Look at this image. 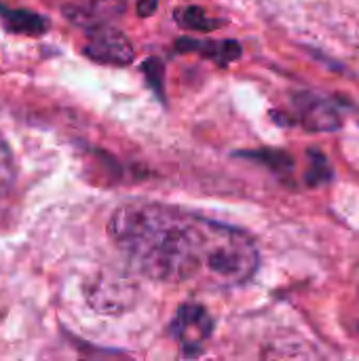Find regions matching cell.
<instances>
[{
	"instance_id": "obj_1",
	"label": "cell",
	"mask_w": 359,
	"mask_h": 361,
	"mask_svg": "<svg viewBox=\"0 0 359 361\" xmlns=\"http://www.w3.org/2000/svg\"><path fill=\"white\" fill-rule=\"evenodd\" d=\"M108 235L138 273L161 283L231 290L260 267L258 245L245 231L165 203L121 205Z\"/></svg>"
},
{
	"instance_id": "obj_2",
	"label": "cell",
	"mask_w": 359,
	"mask_h": 361,
	"mask_svg": "<svg viewBox=\"0 0 359 361\" xmlns=\"http://www.w3.org/2000/svg\"><path fill=\"white\" fill-rule=\"evenodd\" d=\"M171 336L180 343L184 357H199L214 332V319L201 305H182L169 324Z\"/></svg>"
},
{
	"instance_id": "obj_3",
	"label": "cell",
	"mask_w": 359,
	"mask_h": 361,
	"mask_svg": "<svg viewBox=\"0 0 359 361\" xmlns=\"http://www.w3.org/2000/svg\"><path fill=\"white\" fill-rule=\"evenodd\" d=\"M85 55L97 63L106 66H129L135 57L133 44L129 38L106 23H93L87 32V44H85Z\"/></svg>"
},
{
	"instance_id": "obj_4",
	"label": "cell",
	"mask_w": 359,
	"mask_h": 361,
	"mask_svg": "<svg viewBox=\"0 0 359 361\" xmlns=\"http://www.w3.org/2000/svg\"><path fill=\"white\" fill-rule=\"evenodd\" d=\"M296 110L300 114L298 121L309 131H334L343 123L339 110L328 99H322L309 93L296 97Z\"/></svg>"
},
{
	"instance_id": "obj_5",
	"label": "cell",
	"mask_w": 359,
	"mask_h": 361,
	"mask_svg": "<svg viewBox=\"0 0 359 361\" xmlns=\"http://www.w3.org/2000/svg\"><path fill=\"white\" fill-rule=\"evenodd\" d=\"M131 292H133L131 286L121 279L99 277L93 281V288L87 292V300L99 313H118L129 307Z\"/></svg>"
},
{
	"instance_id": "obj_6",
	"label": "cell",
	"mask_w": 359,
	"mask_h": 361,
	"mask_svg": "<svg viewBox=\"0 0 359 361\" xmlns=\"http://www.w3.org/2000/svg\"><path fill=\"white\" fill-rule=\"evenodd\" d=\"M0 21L4 30L13 34H23V36H42L49 30V19L28 11V8H11L0 4Z\"/></svg>"
},
{
	"instance_id": "obj_7",
	"label": "cell",
	"mask_w": 359,
	"mask_h": 361,
	"mask_svg": "<svg viewBox=\"0 0 359 361\" xmlns=\"http://www.w3.org/2000/svg\"><path fill=\"white\" fill-rule=\"evenodd\" d=\"M178 51H195V53H203L205 57L216 59L218 63H229L239 59L241 55V44L235 40H224V42H216V40H197V38H180L178 40Z\"/></svg>"
},
{
	"instance_id": "obj_8",
	"label": "cell",
	"mask_w": 359,
	"mask_h": 361,
	"mask_svg": "<svg viewBox=\"0 0 359 361\" xmlns=\"http://www.w3.org/2000/svg\"><path fill=\"white\" fill-rule=\"evenodd\" d=\"M15 182H17V169L13 161V152L4 137L0 135V222L6 218L11 209V199L15 192Z\"/></svg>"
},
{
	"instance_id": "obj_9",
	"label": "cell",
	"mask_w": 359,
	"mask_h": 361,
	"mask_svg": "<svg viewBox=\"0 0 359 361\" xmlns=\"http://www.w3.org/2000/svg\"><path fill=\"white\" fill-rule=\"evenodd\" d=\"M176 21L182 25V27H188V30H199V32H209V30H216L222 25L220 19L216 17H209L203 8L199 6H180L176 11Z\"/></svg>"
},
{
	"instance_id": "obj_10",
	"label": "cell",
	"mask_w": 359,
	"mask_h": 361,
	"mask_svg": "<svg viewBox=\"0 0 359 361\" xmlns=\"http://www.w3.org/2000/svg\"><path fill=\"white\" fill-rule=\"evenodd\" d=\"M258 161H262V163H267V165H271L275 171H286V169H290L292 167V157H288V154H284V152H277V150H267V152H252Z\"/></svg>"
},
{
	"instance_id": "obj_11",
	"label": "cell",
	"mask_w": 359,
	"mask_h": 361,
	"mask_svg": "<svg viewBox=\"0 0 359 361\" xmlns=\"http://www.w3.org/2000/svg\"><path fill=\"white\" fill-rule=\"evenodd\" d=\"M311 154H313V159H311L313 167L309 169L307 180H309V184H320V182H324V180H328V178H330L328 161H326V157H324V154H320V152H311Z\"/></svg>"
},
{
	"instance_id": "obj_12",
	"label": "cell",
	"mask_w": 359,
	"mask_h": 361,
	"mask_svg": "<svg viewBox=\"0 0 359 361\" xmlns=\"http://www.w3.org/2000/svg\"><path fill=\"white\" fill-rule=\"evenodd\" d=\"M157 4H159V0H138V13L142 17H148L157 11Z\"/></svg>"
},
{
	"instance_id": "obj_13",
	"label": "cell",
	"mask_w": 359,
	"mask_h": 361,
	"mask_svg": "<svg viewBox=\"0 0 359 361\" xmlns=\"http://www.w3.org/2000/svg\"><path fill=\"white\" fill-rule=\"evenodd\" d=\"M97 2H110V0H97Z\"/></svg>"
}]
</instances>
